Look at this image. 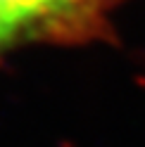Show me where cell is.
Instances as JSON below:
<instances>
[{
  "label": "cell",
  "instance_id": "cell-1",
  "mask_svg": "<svg viewBox=\"0 0 145 147\" xmlns=\"http://www.w3.org/2000/svg\"><path fill=\"white\" fill-rule=\"evenodd\" d=\"M19 38L83 43L102 33L112 0H0Z\"/></svg>",
  "mask_w": 145,
  "mask_h": 147
},
{
  "label": "cell",
  "instance_id": "cell-2",
  "mask_svg": "<svg viewBox=\"0 0 145 147\" xmlns=\"http://www.w3.org/2000/svg\"><path fill=\"white\" fill-rule=\"evenodd\" d=\"M17 38H19V33H17L12 19L7 17V12L3 10V5H0V52H3L5 48H10Z\"/></svg>",
  "mask_w": 145,
  "mask_h": 147
},
{
  "label": "cell",
  "instance_id": "cell-3",
  "mask_svg": "<svg viewBox=\"0 0 145 147\" xmlns=\"http://www.w3.org/2000/svg\"><path fill=\"white\" fill-rule=\"evenodd\" d=\"M117 3H119V0H112V5H117Z\"/></svg>",
  "mask_w": 145,
  "mask_h": 147
}]
</instances>
